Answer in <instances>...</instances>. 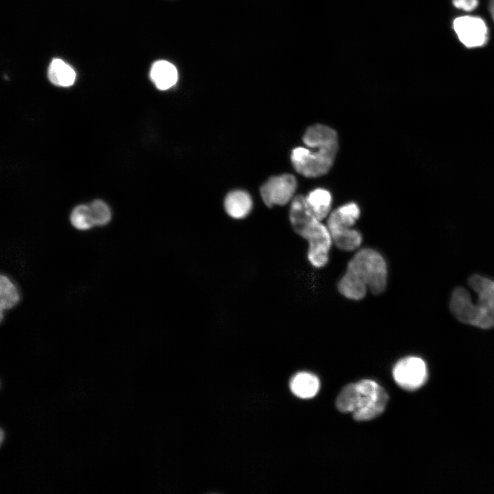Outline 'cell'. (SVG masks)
<instances>
[{"label": "cell", "mask_w": 494, "mask_h": 494, "mask_svg": "<svg viewBox=\"0 0 494 494\" xmlns=\"http://www.w3.org/2000/svg\"><path fill=\"white\" fill-rule=\"evenodd\" d=\"M252 205L253 202L250 194L242 190L229 192L224 202L226 214L235 220L246 217L252 211Z\"/></svg>", "instance_id": "cell-11"}, {"label": "cell", "mask_w": 494, "mask_h": 494, "mask_svg": "<svg viewBox=\"0 0 494 494\" xmlns=\"http://www.w3.org/2000/svg\"><path fill=\"white\" fill-rule=\"evenodd\" d=\"M388 266L383 255L370 248L359 249L348 262L346 270L338 283L345 298L360 301L368 291L375 295L383 293L387 286Z\"/></svg>", "instance_id": "cell-1"}, {"label": "cell", "mask_w": 494, "mask_h": 494, "mask_svg": "<svg viewBox=\"0 0 494 494\" xmlns=\"http://www.w3.org/2000/svg\"><path fill=\"white\" fill-rule=\"evenodd\" d=\"M150 78L158 89L165 91L176 84L178 80L177 69L167 60H157L151 67Z\"/></svg>", "instance_id": "cell-12"}, {"label": "cell", "mask_w": 494, "mask_h": 494, "mask_svg": "<svg viewBox=\"0 0 494 494\" xmlns=\"http://www.w3.org/2000/svg\"><path fill=\"white\" fill-rule=\"evenodd\" d=\"M95 226L108 224L112 217L109 206L101 200H95L89 204Z\"/></svg>", "instance_id": "cell-18"}, {"label": "cell", "mask_w": 494, "mask_h": 494, "mask_svg": "<svg viewBox=\"0 0 494 494\" xmlns=\"http://www.w3.org/2000/svg\"><path fill=\"white\" fill-rule=\"evenodd\" d=\"M489 10L493 19L494 20V0L489 1Z\"/></svg>", "instance_id": "cell-20"}, {"label": "cell", "mask_w": 494, "mask_h": 494, "mask_svg": "<svg viewBox=\"0 0 494 494\" xmlns=\"http://www.w3.org/2000/svg\"><path fill=\"white\" fill-rule=\"evenodd\" d=\"M459 40L467 47L484 45L488 40V29L480 17L464 16L456 18L453 23Z\"/></svg>", "instance_id": "cell-9"}, {"label": "cell", "mask_w": 494, "mask_h": 494, "mask_svg": "<svg viewBox=\"0 0 494 494\" xmlns=\"http://www.w3.org/2000/svg\"><path fill=\"white\" fill-rule=\"evenodd\" d=\"M454 5L464 11H472L478 4V0H452Z\"/></svg>", "instance_id": "cell-19"}, {"label": "cell", "mask_w": 494, "mask_h": 494, "mask_svg": "<svg viewBox=\"0 0 494 494\" xmlns=\"http://www.w3.org/2000/svg\"><path fill=\"white\" fill-rule=\"evenodd\" d=\"M388 401L385 389L371 379H362L342 388L336 405L344 413H352L355 420H372L384 411Z\"/></svg>", "instance_id": "cell-4"}, {"label": "cell", "mask_w": 494, "mask_h": 494, "mask_svg": "<svg viewBox=\"0 0 494 494\" xmlns=\"http://www.w3.org/2000/svg\"><path fill=\"white\" fill-rule=\"evenodd\" d=\"M71 225L79 231H88L95 226L89 205L75 207L70 215Z\"/></svg>", "instance_id": "cell-17"}, {"label": "cell", "mask_w": 494, "mask_h": 494, "mask_svg": "<svg viewBox=\"0 0 494 494\" xmlns=\"http://www.w3.org/2000/svg\"><path fill=\"white\" fill-rule=\"evenodd\" d=\"M289 220L293 231L308 242L309 263L316 268L325 267L329 260L333 240L327 226L312 213L303 196L292 200Z\"/></svg>", "instance_id": "cell-3"}, {"label": "cell", "mask_w": 494, "mask_h": 494, "mask_svg": "<svg viewBox=\"0 0 494 494\" xmlns=\"http://www.w3.org/2000/svg\"><path fill=\"white\" fill-rule=\"evenodd\" d=\"M305 200L318 220L322 221L330 214L332 198L329 191L316 189L307 196Z\"/></svg>", "instance_id": "cell-15"}, {"label": "cell", "mask_w": 494, "mask_h": 494, "mask_svg": "<svg viewBox=\"0 0 494 494\" xmlns=\"http://www.w3.org/2000/svg\"><path fill=\"white\" fill-rule=\"evenodd\" d=\"M337 150L325 148L310 150L295 148L291 154V161L295 169L305 177H318L326 174L331 167Z\"/></svg>", "instance_id": "cell-6"}, {"label": "cell", "mask_w": 494, "mask_h": 494, "mask_svg": "<svg viewBox=\"0 0 494 494\" xmlns=\"http://www.w3.org/2000/svg\"><path fill=\"white\" fill-rule=\"evenodd\" d=\"M360 215V209L354 202L345 204L330 213L327 228L333 244L344 251L358 249L362 243L361 233L353 228Z\"/></svg>", "instance_id": "cell-5"}, {"label": "cell", "mask_w": 494, "mask_h": 494, "mask_svg": "<svg viewBox=\"0 0 494 494\" xmlns=\"http://www.w3.org/2000/svg\"><path fill=\"white\" fill-rule=\"evenodd\" d=\"M20 292L12 280L7 275L0 277V309L1 321L3 319L4 311L14 307L20 301Z\"/></svg>", "instance_id": "cell-16"}, {"label": "cell", "mask_w": 494, "mask_h": 494, "mask_svg": "<svg viewBox=\"0 0 494 494\" xmlns=\"http://www.w3.org/2000/svg\"><path fill=\"white\" fill-rule=\"evenodd\" d=\"M290 387L295 396L301 399H310L317 395L320 388V381L313 373L300 372L292 377Z\"/></svg>", "instance_id": "cell-13"}, {"label": "cell", "mask_w": 494, "mask_h": 494, "mask_svg": "<svg viewBox=\"0 0 494 494\" xmlns=\"http://www.w3.org/2000/svg\"><path fill=\"white\" fill-rule=\"evenodd\" d=\"M295 177L285 174L270 178L260 188V194L268 207L283 206L290 202L296 191Z\"/></svg>", "instance_id": "cell-8"}, {"label": "cell", "mask_w": 494, "mask_h": 494, "mask_svg": "<svg viewBox=\"0 0 494 494\" xmlns=\"http://www.w3.org/2000/svg\"><path fill=\"white\" fill-rule=\"evenodd\" d=\"M303 141L307 147L312 149L326 148L338 150L336 132L322 124H316L307 128Z\"/></svg>", "instance_id": "cell-10"}, {"label": "cell", "mask_w": 494, "mask_h": 494, "mask_svg": "<svg viewBox=\"0 0 494 494\" xmlns=\"http://www.w3.org/2000/svg\"><path fill=\"white\" fill-rule=\"evenodd\" d=\"M48 78L56 86L67 87L75 82L76 73L69 64L61 59L55 58L49 66Z\"/></svg>", "instance_id": "cell-14"}, {"label": "cell", "mask_w": 494, "mask_h": 494, "mask_svg": "<svg viewBox=\"0 0 494 494\" xmlns=\"http://www.w3.org/2000/svg\"><path fill=\"white\" fill-rule=\"evenodd\" d=\"M392 376L401 388L414 390L427 381V369L425 362L420 357L408 356L399 360L394 366Z\"/></svg>", "instance_id": "cell-7"}, {"label": "cell", "mask_w": 494, "mask_h": 494, "mask_svg": "<svg viewBox=\"0 0 494 494\" xmlns=\"http://www.w3.org/2000/svg\"><path fill=\"white\" fill-rule=\"evenodd\" d=\"M469 285L477 294L474 303L469 293L458 287L452 293L450 310L460 322L482 329L494 327V281L474 274L469 279Z\"/></svg>", "instance_id": "cell-2"}]
</instances>
